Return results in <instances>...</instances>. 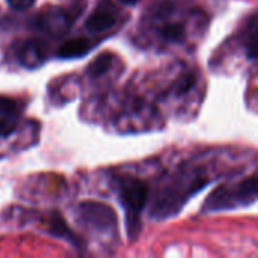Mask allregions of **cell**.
<instances>
[{
  "label": "cell",
  "instance_id": "7a4b0ae2",
  "mask_svg": "<svg viewBox=\"0 0 258 258\" xmlns=\"http://www.w3.org/2000/svg\"><path fill=\"white\" fill-rule=\"evenodd\" d=\"M258 201V174L216 187L204 201V213L245 209Z\"/></svg>",
  "mask_w": 258,
  "mask_h": 258
},
{
  "label": "cell",
  "instance_id": "5b68a950",
  "mask_svg": "<svg viewBox=\"0 0 258 258\" xmlns=\"http://www.w3.org/2000/svg\"><path fill=\"white\" fill-rule=\"evenodd\" d=\"M85 9V0H76V3L65 9V8H48L44 9L39 17L36 18V27L51 33V35H63L68 32L71 24Z\"/></svg>",
  "mask_w": 258,
  "mask_h": 258
},
{
  "label": "cell",
  "instance_id": "8fae6325",
  "mask_svg": "<svg viewBox=\"0 0 258 258\" xmlns=\"http://www.w3.org/2000/svg\"><path fill=\"white\" fill-rule=\"evenodd\" d=\"M92 48V42L88 38H74L62 44L59 48L57 54L63 59H71V57H80L86 54Z\"/></svg>",
  "mask_w": 258,
  "mask_h": 258
},
{
  "label": "cell",
  "instance_id": "4fadbf2b",
  "mask_svg": "<svg viewBox=\"0 0 258 258\" xmlns=\"http://www.w3.org/2000/svg\"><path fill=\"white\" fill-rule=\"evenodd\" d=\"M50 222H51V231H53L56 236H68V237L71 239L70 231H68V228H67L63 219H62L59 215H54V218H53Z\"/></svg>",
  "mask_w": 258,
  "mask_h": 258
},
{
  "label": "cell",
  "instance_id": "3957f363",
  "mask_svg": "<svg viewBox=\"0 0 258 258\" xmlns=\"http://www.w3.org/2000/svg\"><path fill=\"white\" fill-rule=\"evenodd\" d=\"M119 203L125 213L127 234L135 240L142 228V213L148 203L150 187L148 184L133 175H121L115 180Z\"/></svg>",
  "mask_w": 258,
  "mask_h": 258
},
{
  "label": "cell",
  "instance_id": "5bb4252c",
  "mask_svg": "<svg viewBox=\"0 0 258 258\" xmlns=\"http://www.w3.org/2000/svg\"><path fill=\"white\" fill-rule=\"evenodd\" d=\"M6 2L15 11H26L35 3V0H6Z\"/></svg>",
  "mask_w": 258,
  "mask_h": 258
},
{
  "label": "cell",
  "instance_id": "6da1fadb",
  "mask_svg": "<svg viewBox=\"0 0 258 258\" xmlns=\"http://www.w3.org/2000/svg\"><path fill=\"white\" fill-rule=\"evenodd\" d=\"M213 177L210 169L198 162H186L165 175L156 189L151 216L157 221L169 219L181 212L186 203L210 184Z\"/></svg>",
  "mask_w": 258,
  "mask_h": 258
},
{
  "label": "cell",
  "instance_id": "277c9868",
  "mask_svg": "<svg viewBox=\"0 0 258 258\" xmlns=\"http://www.w3.org/2000/svg\"><path fill=\"white\" fill-rule=\"evenodd\" d=\"M175 14L177 9L172 3H159L157 6H154L151 12V26L160 42H184L187 26Z\"/></svg>",
  "mask_w": 258,
  "mask_h": 258
},
{
  "label": "cell",
  "instance_id": "8992f818",
  "mask_svg": "<svg viewBox=\"0 0 258 258\" xmlns=\"http://www.w3.org/2000/svg\"><path fill=\"white\" fill-rule=\"evenodd\" d=\"M80 219L95 231L115 233L116 231V216L113 210L101 203H83L79 209Z\"/></svg>",
  "mask_w": 258,
  "mask_h": 258
},
{
  "label": "cell",
  "instance_id": "30bf717a",
  "mask_svg": "<svg viewBox=\"0 0 258 258\" xmlns=\"http://www.w3.org/2000/svg\"><path fill=\"white\" fill-rule=\"evenodd\" d=\"M18 125V107L14 100L0 98V136H9Z\"/></svg>",
  "mask_w": 258,
  "mask_h": 258
},
{
  "label": "cell",
  "instance_id": "9c48e42d",
  "mask_svg": "<svg viewBox=\"0 0 258 258\" xmlns=\"http://www.w3.org/2000/svg\"><path fill=\"white\" fill-rule=\"evenodd\" d=\"M237 39L248 57H258V11L245 20Z\"/></svg>",
  "mask_w": 258,
  "mask_h": 258
},
{
  "label": "cell",
  "instance_id": "ba28073f",
  "mask_svg": "<svg viewBox=\"0 0 258 258\" xmlns=\"http://www.w3.org/2000/svg\"><path fill=\"white\" fill-rule=\"evenodd\" d=\"M17 59L27 68L39 67L47 57V47L38 39H27L17 48Z\"/></svg>",
  "mask_w": 258,
  "mask_h": 258
},
{
  "label": "cell",
  "instance_id": "9a60e30c",
  "mask_svg": "<svg viewBox=\"0 0 258 258\" xmlns=\"http://www.w3.org/2000/svg\"><path fill=\"white\" fill-rule=\"evenodd\" d=\"M121 3H124V5H136L139 0H119Z\"/></svg>",
  "mask_w": 258,
  "mask_h": 258
},
{
  "label": "cell",
  "instance_id": "7c38bea8",
  "mask_svg": "<svg viewBox=\"0 0 258 258\" xmlns=\"http://www.w3.org/2000/svg\"><path fill=\"white\" fill-rule=\"evenodd\" d=\"M113 62V56L110 53H103L100 56H97L88 67V76L91 77H100L104 73L109 71V68L112 67Z\"/></svg>",
  "mask_w": 258,
  "mask_h": 258
},
{
  "label": "cell",
  "instance_id": "52a82bcc",
  "mask_svg": "<svg viewBox=\"0 0 258 258\" xmlns=\"http://www.w3.org/2000/svg\"><path fill=\"white\" fill-rule=\"evenodd\" d=\"M115 23H116V11L113 5L110 3V0H101L98 6L88 17L85 26L89 32L98 33V32L109 30L110 27L115 26Z\"/></svg>",
  "mask_w": 258,
  "mask_h": 258
}]
</instances>
